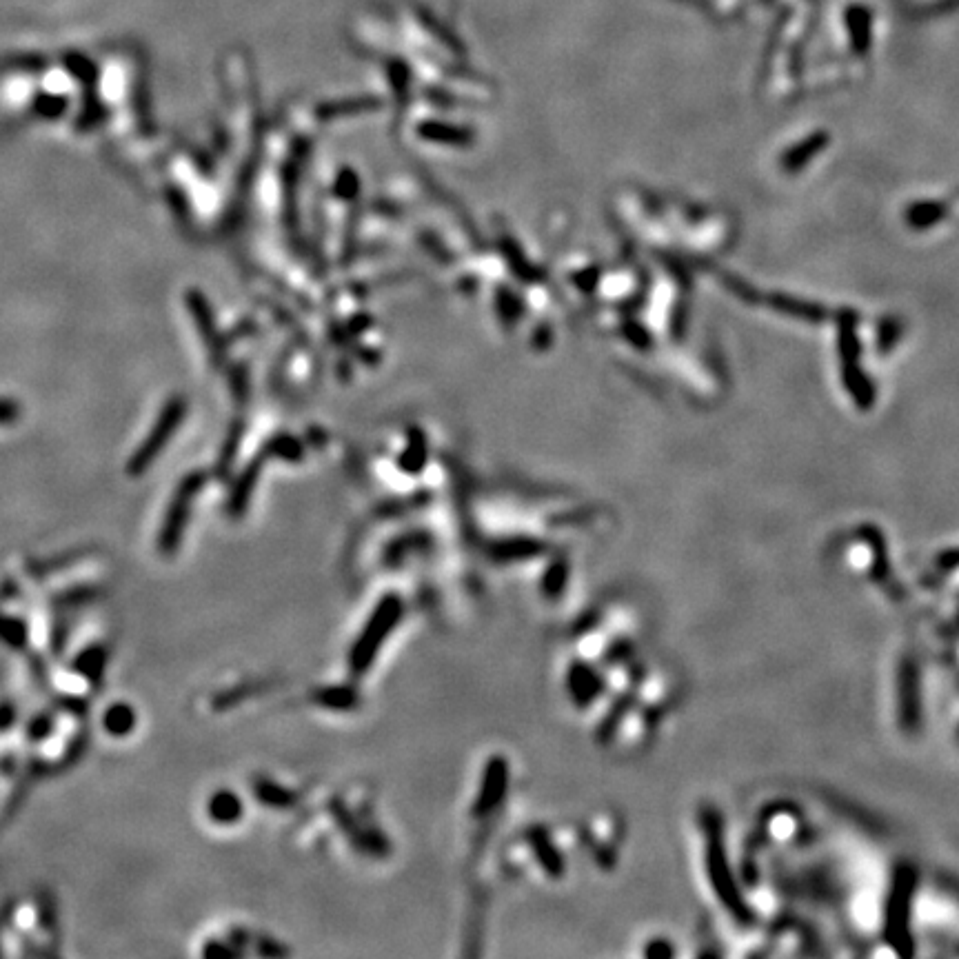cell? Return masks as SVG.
Wrapping results in <instances>:
<instances>
[{"label":"cell","instance_id":"obj_3","mask_svg":"<svg viewBox=\"0 0 959 959\" xmlns=\"http://www.w3.org/2000/svg\"><path fill=\"white\" fill-rule=\"evenodd\" d=\"M178 409L176 407H169L165 411V416L160 418V422L156 425V429L151 431V436L145 440L143 447H140L136 453H134V458H131L129 462V473L131 476H138V473H143L151 462H154V458L158 456V451L163 449V444L167 442L169 438V433L171 429H174V425L178 422Z\"/></svg>","mask_w":959,"mask_h":959},{"label":"cell","instance_id":"obj_5","mask_svg":"<svg viewBox=\"0 0 959 959\" xmlns=\"http://www.w3.org/2000/svg\"><path fill=\"white\" fill-rule=\"evenodd\" d=\"M209 817L218 824H236L242 817V802L236 793L218 791L209 800Z\"/></svg>","mask_w":959,"mask_h":959},{"label":"cell","instance_id":"obj_9","mask_svg":"<svg viewBox=\"0 0 959 959\" xmlns=\"http://www.w3.org/2000/svg\"><path fill=\"white\" fill-rule=\"evenodd\" d=\"M316 700L320 704L329 706V709L345 711V709H353V706L358 704V695L356 691L347 689V686H331V689L316 691Z\"/></svg>","mask_w":959,"mask_h":959},{"label":"cell","instance_id":"obj_2","mask_svg":"<svg viewBox=\"0 0 959 959\" xmlns=\"http://www.w3.org/2000/svg\"><path fill=\"white\" fill-rule=\"evenodd\" d=\"M507 786H509L507 760L500 755L491 757L487 769H484V780H482V791L476 804V815H489L491 811H496L504 800Z\"/></svg>","mask_w":959,"mask_h":959},{"label":"cell","instance_id":"obj_13","mask_svg":"<svg viewBox=\"0 0 959 959\" xmlns=\"http://www.w3.org/2000/svg\"><path fill=\"white\" fill-rule=\"evenodd\" d=\"M564 578H567V569H564L562 564H555V567H551L549 573H547V578H544V591H547V595H558L562 591Z\"/></svg>","mask_w":959,"mask_h":959},{"label":"cell","instance_id":"obj_17","mask_svg":"<svg viewBox=\"0 0 959 959\" xmlns=\"http://www.w3.org/2000/svg\"><path fill=\"white\" fill-rule=\"evenodd\" d=\"M205 955H207V957H209V955H236V951H234V948H222V946H214V944H211V946L205 948Z\"/></svg>","mask_w":959,"mask_h":959},{"label":"cell","instance_id":"obj_12","mask_svg":"<svg viewBox=\"0 0 959 959\" xmlns=\"http://www.w3.org/2000/svg\"><path fill=\"white\" fill-rule=\"evenodd\" d=\"M34 114L45 118V120H56L67 111V100L63 96H52V94H40L34 100Z\"/></svg>","mask_w":959,"mask_h":959},{"label":"cell","instance_id":"obj_8","mask_svg":"<svg viewBox=\"0 0 959 959\" xmlns=\"http://www.w3.org/2000/svg\"><path fill=\"white\" fill-rule=\"evenodd\" d=\"M540 544L531 542V540H511L498 544L496 551H493V558L500 562H513V560H524V558H535L540 555Z\"/></svg>","mask_w":959,"mask_h":959},{"label":"cell","instance_id":"obj_14","mask_svg":"<svg viewBox=\"0 0 959 959\" xmlns=\"http://www.w3.org/2000/svg\"><path fill=\"white\" fill-rule=\"evenodd\" d=\"M103 118H105V109H103V107H100L98 103H94L92 107L87 105L83 114H80V118H78V129H80V131H89L92 127H96Z\"/></svg>","mask_w":959,"mask_h":959},{"label":"cell","instance_id":"obj_4","mask_svg":"<svg viewBox=\"0 0 959 959\" xmlns=\"http://www.w3.org/2000/svg\"><path fill=\"white\" fill-rule=\"evenodd\" d=\"M187 500H189V484L183 489V493H180L178 500L174 502V507L169 509V516H167V522L163 527V533H160L158 547L165 555L174 553L176 547L180 544V538H183V529H185V522H187Z\"/></svg>","mask_w":959,"mask_h":959},{"label":"cell","instance_id":"obj_7","mask_svg":"<svg viewBox=\"0 0 959 959\" xmlns=\"http://www.w3.org/2000/svg\"><path fill=\"white\" fill-rule=\"evenodd\" d=\"M531 844L535 846V851H538V860L544 866V871H547L551 877H560L562 875V860H560L558 851L553 849V844L549 842V837L544 835L542 831H535V833H531Z\"/></svg>","mask_w":959,"mask_h":959},{"label":"cell","instance_id":"obj_11","mask_svg":"<svg viewBox=\"0 0 959 959\" xmlns=\"http://www.w3.org/2000/svg\"><path fill=\"white\" fill-rule=\"evenodd\" d=\"M256 795L262 804L274 806V809H287V806L294 804V795L274 782H258Z\"/></svg>","mask_w":959,"mask_h":959},{"label":"cell","instance_id":"obj_16","mask_svg":"<svg viewBox=\"0 0 959 959\" xmlns=\"http://www.w3.org/2000/svg\"><path fill=\"white\" fill-rule=\"evenodd\" d=\"M69 67H72V72H74V74H76V76H78L80 80H83V83H85V85H89V83H94V78H96V74H94V69H92V65H89V63H87V60H83V58H78V56H74L72 60H69Z\"/></svg>","mask_w":959,"mask_h":959},{"label":"cell","instance_id":"obj_15","mask_svg":"<svg viewBox=\"0 0 959 959\" xmlns=\"http://www.w3.org/2000/svg\"><path fill=\"white\" fill-rule=\"evenodd\" d=\"M20 402L12 398H0V425H12L20 418Z\"/></svg>","mask_w":959,"mask_h":959},{"label":"cell","instance_id":"obj_10","mask_svg":"<svg viewBox=\"0 0 959 959\" xmlns=\"http://www.w3.org/2000/svg\"><path fill=\"white\" fill-rule=\"evenodd\" d=\"M136 724V715L127 704L111 706L105 715V729L114 735H127Z\"/></svg>","mask_w":959,"mask_h":959},{"label":"cell","instance_id":"obj_6","mask_svg":"<svg viewBox=\"0 0 959 959\" xmlns=\"http://www.w3.org/2000/svg\"><path fill=\"white\" fill-rule=\"evenodd\" d=\"M569 686L575 702L589 704L595 698V691H598L600 684L595 673H591L587 666H573L569 675Z\"/></svg>","mask_w":959,"mask_h":959},{"label":"cell","instance_id":"obj_1","mask_svg":"<svg viewBox=\"0 0 959 959\" xmlns=\"http://www.w3.org/2000/svg\"><path fill=\"white\" fill-rule=\"evenodd\" d=\"M402 611H405V604L398 598V595H385L378 602L376 611L371 613V618L367 622V627L362 629L358 642L353 644V649L349 653V666L356 675L365 673L371 662L376 660L378 651L385 644L387 635L398 627V622L402 618Z\"/></svg>","mask_w":959,"mask_h":959}]
</instances>
